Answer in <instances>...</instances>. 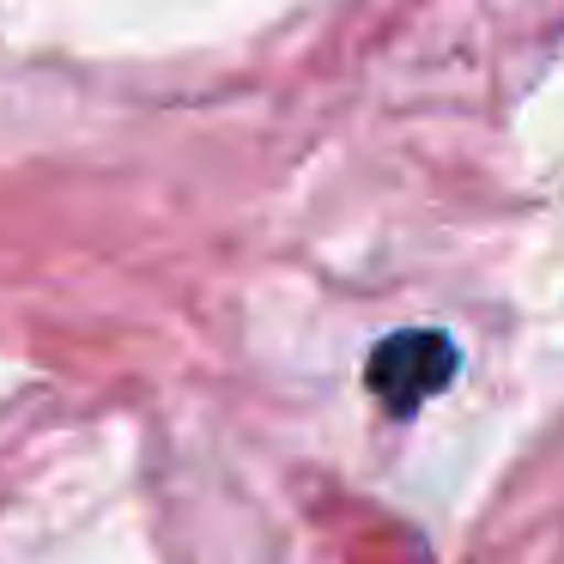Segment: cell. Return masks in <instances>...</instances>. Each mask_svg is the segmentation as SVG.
<instances>
[{
    "mask_svg": "<svg viewBox=\"0 0 564 564\" xmlns=\"http://www.w3.org/2000/svg\"><path fill=\"white\" fill-rule=\"evenodd\" d=\"M365 377H370V389L382 394L389 413H413L419 401H431V394L455 377V346L443 340V334H431V328L389 334V340L370 352Z\"/></svg>",
    "mask_w": 564,
    "mask_h": 564,
    "instance_id": "obj_1",
    "label": "cell"
}]
</instances>
